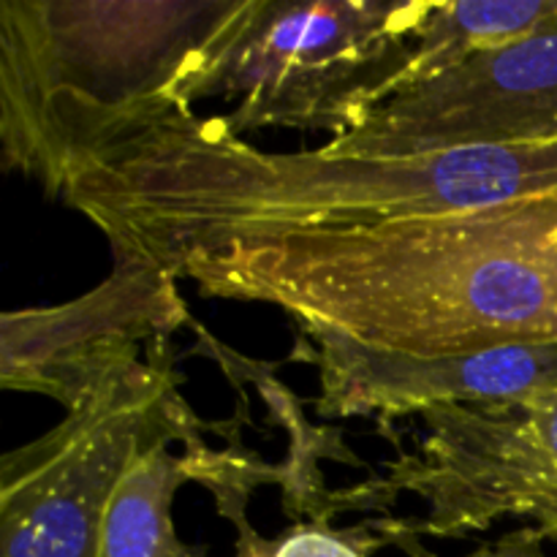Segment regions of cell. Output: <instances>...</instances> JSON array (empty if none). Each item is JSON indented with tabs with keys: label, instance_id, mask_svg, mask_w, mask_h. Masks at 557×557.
I'll return each mask as SVG.
<instances>
[{
	"label": "cell",
	"instance_id": "7a4b0ae2",
	"mask_svg": "<svg viewBox=\"0 0 557 557\" xmlns=\"http://www.w3.org/2000/svg\"><path fill=\"white\" fill-rule=\"evenodd\" d=\"M205 297L403 354L557 346V199L341 232L228 239L158 267Z\"/></svg>",
	"mask_w": 557,
	"mask_h": 557
},
{
	"label": "cell",
	"instance_id": "5bb4252c",
	"mask_svg": "<svg viewBox=\"0 0 557 557\" xmlns=\"http://www.w3.org/2000/svg\"><path fill=\"white\" fill-rule=\"evenodd\" d=\"M544 533L539 528L525 525L509 531L506 536L495 539V542L482 544L479 549H473L468 557H547L544 555Z\"/></svg>",
	"mask_w": 557,
	"mask_h": 557
},
{
	"label": "cell",
	"instance_id": "9c48e42d",
	"mask_svg": "<svg viewBox=\"0 0 557 557\" xmlns=\"http://www.w3.org/2000/svg\"><path fill=\"white\" fill-rule=\"evenodd\" d=\"M313 341L305 357L319 368L321 417H397L441 406L525 400L557 386V346H504L476 354L381 351L319 326L294 324Z\"/></svg>",
	"mask_w": 557,
	"mask_h": 557
},
{
	"label": "cell",
	"instance_id": "ba28073f",
	"mask_svg": "<svg viewBox=\"0 0 557 557\" xmlns=\"http://www.w3.org/2000/svg\"><path fill=\"white\" fill-rule=\"evenodd\" d=\"M188 321L177 281L145 261L114 256L112 275L58 308L3 315V389L33 392L71 408L114 359L145 341H166Z\"/></svg>",
	"mask_w": 557,
	"mask_h": 557
},
{
	"label": "cell",
	"instance_id": "30bf717a",
	"mask_svg": "<svg viewBox=\"0 0 557 557\" xmlns=\"http://www.w3.org/2000/svg\"><path fill=\"white\" fill-rule=\"evenodd\" d=\"M557 27V0H433L397 92L417 90L473 54ZM395 92V96H397Z\"/></svg>",
	"mask_w": 557,
	"mask_h": 557
},
{
	"label": "cell",
	"instance_id": "277c9868",
	"mask_svg": "<svg viewBox=\"0 0 557 557\" xmlns=\"http://www.w3.org/2000/svg\"><path fill=\"white\" fill-rule=\"evenodd\" d=\"M433 0H245L185 103L234 101L237 136L261 128L351 134L397 92Z\"/></svg>",
	"mask_w": 557,
	"mask_h": 557
},
{
	"label": "cell",
	"instance_id": "8fae6325",
	"mask_svg": "<svg viewBox=\"0 0 557 557\" xmlns=\"http://www.w3.org/2000/svg\"><path fill=\"white\" fill-rule=\"evenodd\" d=\"M190 482L169 444L141 451L120 476L101 528V557H205L174 531L172 504Z\"/></svg>",
	"mask_w": 557,
	"mask_h": 557
},
{
	"label": "cell",
	"instance_id": "5b68a950",
	"mask_svg": "<svg viewBox=\"0 0 557 557\" xmlns=\"http://www.w3.org/2000/svg\"><path fill=\"white\" fill-rule=\"evenodd\" d=\"M199 428L166 341L147 357L114 359L49 433L3 457L0 557H101L103 515L125 468Z\"/></svg>",
	"mask_w": 557,
	"mask_h": 557
},
{
	"label": "cell",
	"instance_id": "3957f363",
	"mask_svg": "<svg viewBox=\"0 0 557 557\" xmlns=\"http://www.w3.org/2000/svg\"><path fill=\"white\" fill-rule=\"evenodd\" d=\"M245 0H3L5 169L63 196L71 174L172 114Z\"/></svg>",
	"mask_w": 557,
	"mask_h": 557
},
{
	"label": "cell",
	"instance_id": "7c38bea8",
	"mask_svg": "<svg viewBox=\"0 0 557 557\" xmlns=\"http://www.w3.org/2000/svg\"><path fill=\"white\" fill-rule=\"evenodd\" d=\"M185 471L190 482H199L215 495L218 515L226 517L234 528L248 525V500L261 484H283V466H270L256 451L245 449L243 441L232 435L228 449L215 451L194 435L185 441Z\"/></svg>",
	"mask_w": 557,
	"mask_h": 557
},
{
	"label": "cell",
	"instance_id": "4fadbf2b",
	"mask_svg": "<svg viewBox=\"0 0 557 557\" xmlns=\"http://www.w3.org/2000/svg\"><path fill=\"white\" fill-rule=\"evenodd\" d=\"M389 544L392 539L373 522L332 528L330 522L299 520L275 539H264L248 522L237 528L232 557H373L375 549Z\"/></svg>",
	"mask_w": 557,
	"mask_h": 557
},
{
	"label": "cell",
	"instance_id": "52a82bcc",
	"mask_svg": "<svg viewBox=\"0 0 557 557\" xmlns=\"http://www.w3.org/2000/svg\"><path fill=\"white\" fill-rule=\"evenodd\" d=\"M557 139V27L473 54L438 79L392 96L330 152L403 156Z\"/></svg>",
	"mask_w": 557,
	"mask_h": 557
},
{
	"label": "cell",
	"instance_id": "6da1fadb",
	"mask_svg": "<svg viewBox=\"0 0 557 557\" xmlns=\"http://www.w3.org/2000/svg\"><path fill=\"white\" fill-rule=\"evenodd\" d=\"M60 199L112 256L161 267L228 239L341 232L557 199V139L348 156L275 152L226 117L172 114L87 158Z\"/></svg>",
	"mask_w": 557,
	"mask_h": 557
},
{
	"label": "cell",
	"instance_id": "8992f818",
	"mask_svg": "<svg viewBox=\"0 0 557 557\" xmlns=\"http://www.w3.org/2000/svg\"><path fill=\"white\" fill-rule=\"evenodd\" d=\"M413 451L392 433L397 457L384 476L351 487L359 511L389 509L400 493L428 504L403 533L460 539L504 517L531 520L557 542V386L525 400L441 406L419 413Z\"/></svg>",
	"mask_w": 557,
	"mask_h": 557
}]
</instances>
